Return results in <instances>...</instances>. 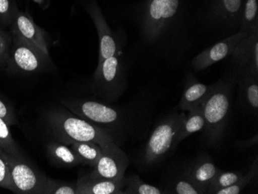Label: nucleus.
Segmentation results:
<instances>
[{
  "label": "nucleus",
  "mask_w": 258,
  "mask_h": 194,
  "mask_svg": "<svg viewBox=\"0 0 258 194\" xmlns=\"http://www.w3.org/2000/svg\"><path fill=\"white\" fill-rule=\"evenodd\" d=\"M85 9L95 24L98 33L99 40L98 63H99L104 59L108 58L120 51L119 43L115 34L110 29L97 0H88Z\"/></svg>",
  "instance_id": "nucleus-12"
},
{
  "label": "nucleus",
  "mask_w": 258,
  "mask_h": 194,
  "mask_svg": "<svg viewBox=\"0 0 258 194\" xmlns=\"http://www.w3.org/2000/svg\"><path fill=\"white\" fill-rule=\"evenodd\" d=\"M185 111L172 112L162 117L155 125L140 155L143 169L159 166L176 149L175 140L185 118Z\"/></svg>",
  "instance_id": "nucleus-5"
},
{
  "label": "nucleus",
  "mask_w": 258,
  "mask_h": 194,
  "mask_svg": "<svg viewBox=\"0 0 258 194\" xmlns=\"http://www.w3.org/2000/svg\"><path fill=\"white\" fill-rule=\"evenodd\" d=\"M212 85H204L192 73L187 75L185 88L177 108L182 111H189L202 105L210 92Z\"/></svg>",
  "instance_id": "nucleus-17"
},
{
  "label": "nucleus",
  "mask_w": 258,
  "mask_h": 194,
  "mask_svg": "<svg viewBox=\"0 0 258 194\" xmlns=\"http://www.w3.org/2000/svg\"><path fill=\"white\" fill-rule=\"evenodd\" d=\"M4 152V151H3ZM10 169L15 193L38 194L44 175L38 173L23 156H15L4 153Z\"/></svg>",
  "instance_id": "nucleus-9"
},
{
  "label": "nucleus",
  "mask_w": 258,
  "mask_h": 194,
  "mask_svg": "<svg viewBox=\"0 0 258 194\" xmlns=\"http://www.w3.org/2000/svg\"><path fill=\"white\" fill-rule=\"evenodd\" d=\"M239 97L243 108L253 115L258 114V76L252 74L237 75Z\"/></svg>",
  "instance_id": "nucleus-18"
},
{
  "label": "nucleus",
  "mask_w": 258,
  "mask_h": 194,
  "mask_svg": "<svg viewBox=\"0 0 258 194\" xmlns=\"http://www.w3.org/2000/svg\"><path fill=\"white\" fill-rule=\"evenodd\" d=\"M205 128V118L202 105L189 111V115L185 116L182 128L175 140V146L177 147L182 140L189 137L190 135L197 132L204 131Z\"/></svg>",
  "instance_id": "nucleus-20"
},
{
  "label": "nucleus",
  "mask_w": 258,
  "mask_h": 194,
  "mask_svg": "<svg viewBox=\"0 0 258 194\" xmlns=\"http://www.w3.org/2000/svg\"><path fill=\"white\" fill-rule=\"evenodd\" d=\"M31 1H33L35 4L41 6V7H44L45 3H46V0H31Z\"/></svg>",
  "instance_id": "nucleus-34"
},
{
  "label": "nucleus",
  "mask_w": 258,
  "mask_h": 194,
  "mask_svg": "<svg viewBox=\"0 0 258 194\" xmlns=\"http://www.w3.org/2000/svg\"><path fill=\"white\" fill-rule=\"evenodd\" d=\"M71 147L79 158L81 164L92 168L95 167L102 153L101 146L94 142H75Z\"/></svg>",
  "instance_id": "nucleus-21"
},
{
  "label": "nucleus",
  "mask_w": 258,
  "mask_h": 194,
  "mask_svg": "<svg viewBox=\"0 0 258 194\" xmlns=\"http://www.w3.org/2000/svg\"><path fill=\"white\" fill-rule=\"evenodd\" d=\"M258 143V134L256 133L252 138L248 140H242V141L237 142L236 146L239 148V150H247L251 146H256Z\"/></svg>",
  "instance_id": "nucleus-33"
},
{
  "label": "nucleus",
  "mask_w": 258,
  "mask_h": 194,
  "mask_svg": "<svg viewBox=\"0 0 258 194\" xmlns=\"http://www.w3.org/2000/svg\"><path fill=\"white\" fill-rule=\"evenodd\" d=\"M124 189V179L111 180L91 173L81 175L76 182L77 194H121Z\"/></svg>",
  "instance_id": "nucleus-16"
},
{
  "label": "nucleus",
  "mask_w": 258,
  "mask_h": 194,
  "mask_svg": "<svg viewBox=\"0 0 258 194\" xmlns=\"http://www.w3.org/2000/svg\"><path fill=\"white\" fill-rule=\"evenodd\" d=\"M17 10L13 0H0V24L10 27Z\"/></svg>",
  "instance_id": "nucleus-29"
},
{
  "label": "nucleus",
  "mask_w": 258,
  "mask_h": 194,
  "mask_svg": "<svg viewBox=\"0 0 258 194\" xmlns=\"http://www.w3.org/2000/svg\"><path fill=\"white\" fill-rule=\"evenodd\" d=\"M68 146L56 140L50 142L46 146L49 158L56 166L70 168L81 164L76 153Z\"/></svg>",
  "instance_id": "nucleus-19"
},
{
  "label": "nucleus",
  "mask_w": 258,
  "mask_h": 194,
  "mask_svg": "<svg viewBox=\"0 0 258 194\" xmlns=\"http://www.w3.org/2000/svg\"><path fill=\"white\" fill-rule=\"evenodd\" d=\"M239 31L247 33L258 31V0H245Z\"/></svg>",
  "instance_id": "nucleus-22"
},
{
  "label": "nucleus",
  "mask_w": 258,
  "mask_h": 194,
  "mask_svg": "<svg viewBox=\"0 0 258 194\" xmlns=\"http://www.w3.org/2000/svg\"><path fill=\"white\" fill-rule=\"evenodd\" d=\"M192 0H143L139 23L144 41L161 56L178 60L188 46Z\"/></svg>",
  "instance_id": "nucleus-1"
},
{
  "label": "nucleus",
  "mask_w": 258,
  "mask_h": 194,
  "mask_svg": "<svg viewBox=\"0 0 258 194\" xmlns=\"http://www.w3.org/2000/svg\"><path fill=\"white\" fill-rule=\"evenodd\" d=\"M10 33L34 45L46 54L49 53V42L46 32L35 24L27 13L17 10L10 26Z\"/></svg>",
  "instance_id": "nucleus-14"
},
{
  "label": "nucleus",
  "mask_w": 258,
  "mask_h": 194,
  "mask_svg": "<svg viewBox=\"0 0 258 194\" xmlns=\"http://www.w3.org/2000/svg\"><path fill=\"white\" fill-rule=\"evenodd\" d=\"M0 118H3L10 126L15 124L17 121L14 108L1 98H0Z\"/></svg>",
  "instance_id": "nucleus-32"
},
{
  "label": "nucleus",
  "mask_w": 258,
  "mask_h": 194,
  "mask_svg": "<svg viewBox=\"0 0 258 194\" xmlns=\"http://www.w3.org/2000/svg\"><path fill=\"white\" fill-rule=\"evenodd\" d=\"M220 170L211 157L203 152L185 166L182 173L204 194L207 193L210 183Z\"/></svg>",
  "instance_id": "nucleus-15"
},
{
  "label": "nucleus",
  "mask_w": 258,
  "mask_h": 194,
  "mask_svg": "<svg viewBox=\"0 0 258 194\" xmlns=\"http://www.w3.org/2000/svg\"><path fill=\"white\" fill-rule=\"evenodd\" d=\"M102 153L91 174L111 180H122L129 165L127 155L117 143L101 146Z\"/></svg>",
  "instance_id": "nucleus-10"
},
{
  "label": "nucleus",
  "mask_w": 258,
  "mask_h": 194,
  "mask_svg": "<svg viewBox=\"0 0 258 194\" xmlns=\"http://www.w3.org/2000/svg\"><path fill=\"white\" fill-rule=\"evenodd\" d=\"M241 172H226L220 170L210 183L207 193L216 194L220 189H224L234 184L243 176Z\"/></svg>",
  "instance_id": "nucleus-27"
},
{
  "label": "nucleus",
  "mask_w": 258,
  "mask_h": 194,
  "mask_svg": "<svg viewBox=\"0 0 258 194\" xmlns=\"http://www.w3.org/2000/svg\"><path fill=\"white\" fill-rule=\"evenodd\" d=\"M0 150L4 153L15 156H23L18 145L14 140L10 125L0 118Z\"/></svg>",
  "instance_id": "nucleus-28"
},
{
  "label": "nucleus",
  "mask_w": 258,
  "mask_h": 194,
  "mask_svg": "<svg viewBox=\"0 0 258 194\" xmlns=\"http://www.w3.org/2000/svg\"><path fill=\"white\" fill-rule=\"evenodd\" d=\"M245 0H206L200 15L206 24L231 35L240 30Z\"/></svg>",
  "instance_id": "nucleus-7"
},
{
  "label": "nucleus",
  "mask_w": 258,
  "mask_h": 194,
  "mask_svg": "<svg viewBox=\"0 0 258 194\" xmlns=\"http://www.w3.org/2000/svg\"><path fill=\"white\" fill-rule=\"evenodd\" d=\"M13 43L7 63L10 72L34 74L43 72L50 65V55L46 54L34 45L13 35Z\"/></svg>",
  "instance_id": "nucleus-8"
},
{
  "label": "nucleus",
  "mask_w": 258,
  "mask_h": 194,
  "mask_svg": "<svg viewBox=\"0 0 258 194\" xmlns=\"http://www.w3.org/2000/svg\"><path fill=\"white\" fill-rule=\"evenodd\" d=\"M13 43L12 34L0 29V64H7Z\"/></svg>",
  "instance_id": "nucleus-30"
},
{
  "label": "nucleus",
  "mask_w": 258,
  "mask_h": 194,
  "mask_svg": "<svg viewBox=\"0 0 258 194\" xmlns=\"http://www.w3.org/2000/svg\"><path fill=\"white\" fill-rule=\"evenodd\" d=\"M38 194H77L76 182L58 180L44 176Z\"/></svg>",
  "instance_id": "nucleus-23"
},
{
  "label": "nucleus",
  "mask_w": 258,
  "mask_h": 194,
  "mask_svg": "<svg viewBox=\"0 0 258 194\" xmlns=\"http://www.w3.org/2000/svg\"><path fill=\"white\" fill-rule=\"evenodd\" d=\"M237 79V75L233 72L213 84L201 105L205 118L204 137L209 146L217 147L224 140Z\"/></svg>",
  "instance_id": "nucleus-2"
},
{
  "label": "nucleus",
  "mask_w": 258,
  "mask_h": 194,
  "mask_svg": "<svg viewBox=\"0 0 258 194\" xmlns=\"http://www.w3.org/2000/svg\"><path fill=\"white\" fill-rule=\"evenodd\" d=\"M61 103L68 111L107 132L118 146L133 124L130 111L103 101L75 98L63 100Z\"/></svg>",
  "instance_id": "nucleus-3"
},
{
  "label": "nucleus",
  "mask_w": 258,
  "mask_h": 194,
  "mask_svg": "<svg viewBox=\"0 0 258 194\" xmlns=\"http://www.w3.org/2000/svg\"><path fill=\"white\" fill-rule=\"evenodd\" d=\"M162 190L164 191V193L203 194L182 173L174 177H171Z\"/></svg>",
  "instance_id": "nucleus-24"
},
{
  "label": "nucleus",
  "mask_w": 258,
  "mask_h": 194,
  "mask_svg": "<svg viewBox=\"0 0 258 194\" xmlns=\"http://www.w3.org/2000/svg\"><path fill=\"white\" fill-rule=\"evenodd\" d=\"M124 187L122 193L128 194H162L164 191L161 188L152 186L143 182L137 175H133L124 178Z\"/></svg>",
  "instance_id": "nucleus-25"
},
{
  "label": "nucleus",
  "mask_w": 258,
  "mask_h": 194,
  "mask_svg": "<svg viewBox=\"0 0 258 194\" xmlns=\"http://www.w3.org/2000/svg\"><path fill=\"white\" fill-rule=\"evenodd\" d=\"M258 176V163L257 158L253 162L250 169H249L247 174L243 175L241 178L236 182L234 184L224 189H220L216 194H239L247 187L248 185L256 180Z\"/></svg>",
  "instance_id": "nucleus-26"
},
{
  "label": "nucleus",
  "mask_w": 258,
  "mask_h": 194,
  "mask_svg": "<svg viewBox=\"0 0 258 194\" xmlns=\"http://www.w3.org/2000/svg\"><path fill=\"white\" fill-rule=\"evenodd\" d=\"M46 121L55 140L65 144L94 142L101 146L114 142L102 128L67 110L49 111L46 114Z\"/></svg>",
  "instance_id": "nucleus-4"
},
{
  "label": "nucleus",
  "mask_w": 258,
  "mask_h": 194,
  "mask_svg": "<svg viewBox=\"0 0 258 194\" xmlns=\"http://www.w3.org/2000/svg\"><path fill=\"white\" fill-rule=\"evenodd\" d=\"M126 86L125 68L121 52L98 63L93 75L91 88L97 98L111 104L124 94Z\"/></svg>",
  "instance_id": "nucleus-6"
},
{
  "label": "nucleus",
  "mask_w": 258,
  "mask_h": 194,
  "mask_svg": "<svg viewBox=\"0 0 258 194\" xmlns=\"http://www.w3.org/2000/svg\"><path fill=\"white\" fill-rule=\"evenodd\" d=\"M0 187L14 191L11 176L8 164L4 156V152L0 150Z\"/></svg>",
  "instance_id": "nucleus-31"
},
{
  "label": "nucleus",
  "mask_w": 258,
  "mask_h": 194,
  "mask_svg": "<svg viewBox=\"0 0 258 194\" xmlns=\"http://www.w3.org/2000/svg\"><path fill=\"white\" fill-rule=\"evenodd\" d=\"M250 33L238 31L220 40L215 44L194 56L191 66L196 72H201L230 56L236 46Z\"/></svg>",
  "instance_id": "nucleus-11"
},
{
  "label": "nucleus",
  "mask_w": 258,
  "mask_h": 194,
  "mask_svg": "<svg viewBox=\"0 0 258 194\" xmlns=\"http://www.w3.org/2000/svg\"><path fill=\"white\" fill-rule=\"evenodd\" d=\"M229 56L236 75L252 74L258 76V31L243 38Z\"/></svg>",
  "instance_id": "nucleus-13"
}]
</instances>
